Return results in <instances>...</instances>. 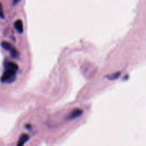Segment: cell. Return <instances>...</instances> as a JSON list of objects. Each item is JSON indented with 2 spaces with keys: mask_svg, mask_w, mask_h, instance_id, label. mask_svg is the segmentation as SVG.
<instances>
[{
  "mask_svg": "<svg viewBox=\"0 0 146 146\" xmlns=\"http://www.w3.org/2000/svg\"><path fill=\"white\" fill-rule=\"evenodd\" d=\"M16 74L17 71L13 69L5 68V71L3 73V75L1 77V81L3 83H12L16 79Z\"/></svg>",
  "mask_w": 146,
  "mask_h": 146,
  "instance_id": "obj_1",
  "label": "cell"
},
{
  "mask_svg": "<svg viewBox=\"0 0 146 146\" xmlns=\"http://www.w3.org/2000/svg\"><path fill=\"white\" fill-rule=\"evenodd\" d=\"M83 113H84V111L81 108H76L71 111V113L67 115L66 118V120H68V121H72V120L76 119V118L82 115Z\"/></svg>",
  "mask_w": 146,
  "mask_h": 146,
  "instance_id": "obj_2",
  "label": "cell"
},
{
  "mask_svg": "<svg viewBox=\"0 0 146 146\" xmlns=\"http://www.w3.org/2000/svg\"><path fill=\"white\" fill-rule=\"evenodd\" d=\"M29 139V135L28 134H22L19 139L17 146H24Z\"/></svg>",
  "mask_w": 146,
  "mask_h": 146,
  "instance_id": "obj_3",
  "label": "cell"
},
{
  "mask_svg": "<svg viewBox=\"0 0 146 146\" xmlns=\"http://www.w3.org/2000/svg\"><path fill=\"white\" fill-rule=\"evenodd\" d=\"M14 27H15L16 30L18 31L19 33L21 34L24 31V25H23V21L21 19H17V21L14 22Z\"/></svg>",
  "mask_w": 146,
  "mask_h": 146,
  "instance_id": "obj_4",
  "label": "cell"
},
{
  "mask_svg": "<svg viewBox=\"0 0 146 146\" xmlns=\"http://www.w3.org/2000/svg\"><path fill=\"white\" fill-rule=\"evenodd\" d=\"M4 68H8V69H13L15 71H18L19 66L16 63L12 62V61H7L4 64Z\"/></svg>",
  "mask_w": 146,
  "mask_h": 146,
  "instance_id": "obj_5",
  "label": "cell"
},
{
  "mask_svg": "<svg viewBox=\"0 0 146 146\" xmlns=\"http://www.w3.org/2000/svg\"><path fill=\"white\" fill-rule=\"evenodd\" d=\"M1 46L2 48H4L5 50H7V51H9V52H11L13 49H14V47H13V46L10 44L8 41H4L1 43Z\"/></svg>",
  "mask_w": 146,
  "mask_h": 146,
  "instance_id": "obj_6",
  "label": "cell"
},
{
  "mask_svg": "<svg viewBox=\"0 0 146 146\" xmlns=\"http://www.w3.org/2000/svg\"><path fill=\"white\" fill-rule=\"evenodd\" d=\"M121 74V71H118V72L114 73V74H110V75L107 76L106 78H108L109 80H115V79H117V78H118V77L120 76Z\"/></svg>",
  "mask_w": 146,
  "mask_h": 146,
  "instance_id": "obj_7",
  "label": "cell"
},
{
  "mask_svg": "<svg viewBox=\"0 0 146 146\" xmlns=\"http://www.w3.org/2000/svg\"><path fill=\"white\" fill-rule=\"evenodd\" d=\"M0 17L1 19L4 18V11H3V7L1 3H0Z\"/></svg>",
  "mask_w": 146,
  "mask_h": 146,
  "instance_id": "obj_8",
  "label": "cell"
}]
</instances>
